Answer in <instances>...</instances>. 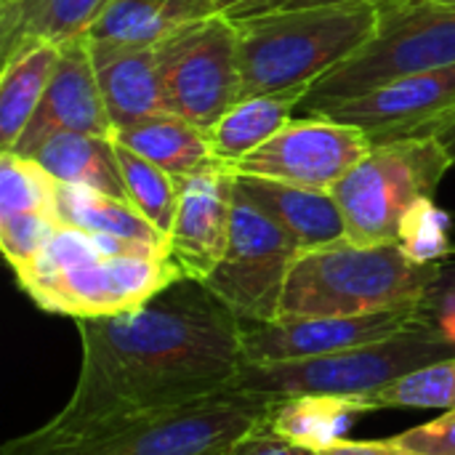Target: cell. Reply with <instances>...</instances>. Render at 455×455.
I'll use <instances>...</instances> for the list:
<instances>
[{"label":"cell","mask_w":455,"mask_h":455,"mask_svg":"<svg viewBox=\"0 0 455 455\" xmlns=\"http://www.w3.org/2000/svg\"><path fill=\"white\" fill-rule=\"evenodd\" d=\"M75 323L80 373L69 403L37 429L48 437L232 392L245 363L243 320L189 277L133 312Z\"/></svg>","instance_id":"6da1fadb"},{"label":"cell","mask_w":455,"mask_h":455,"mask_svg":"<svg viewBox=\"0 0 455 455\" xmlns=\"http://www.w3.org/2000/svg\"><path fill=\"white\" fill-rule=\"evenodd\" d=\"M371 5L277 8L235 19L240 99L309 88L360 51L376 32Z\"/></svg>","instance_id":"7a4b0ae2"},{"label":"cell","mask_w":455,"mask_h":455,"mask_svg":"<svg viewBox=\"0 0 455 455\" xmlns=\"http://www.w3.org/2000/svg\"><path fill=\"white\" fill-rule=\"evenodd\" d=\"M443 261H416L403 245H333L301 253L288 275L277 320L355 317L427 304Z\"/></svg>","instance_id":"3957f363"},{"label":"cell","mask_w":455,"mask_h":455,"mask_svg":"<svg viewBox=\"0 0 455 455\" xmlns=\"http://www.w3.org/2000/svg\"><path fill=\"white\" fill-rule=\"evenodd\" d=\"M275 400L224 392L203 403L107 421L67 437L29 432L3 455H227L269 421Z\"/></svg>","instance_id":"277c9868"},{"label":"cell","mask_w":455,"mask_h":455,"mask_svg":"<svg viewBox=\"0 0 455 455\" xmlns=\"http://www.w3.org/2000/svg\"><path fill=\"white\" fill-rule=\"evenodd\" d=\"M445 357H455V344L432 317H424L392 339L347 352L285 363H243L232 392L269 400L301 395L365 400L392 381Z\"/></svg>","instance_id":"5b68a950"},{"label":"cell","mask_w":455,"mask_h":455,"mask_svg":"<svg viewBox=\"0 0 455 455\" xmlns=\"http://www.w3.org/2000/svg\"><path fill=\"white\" fill-rule=\"evenodd\" d=\"M453 168L437 136H411L373 149L331 189L344 216L347 240L357 245H400L424 203H435Z\"/></svg>","instance_id":"8992f818"},{"label":"cell","mask_w":455,"mask_h":455,"mask_svg":"<svg viewBox=\"0 0 455 455\" xmlns=\"http://www.w3.org/2000/svg\"><path fill=\"white\" fill-rule=\"evenodd\" d=\"M455 67V5L411 0L379 11L373 37L347 61L323 75L301 107L307 115L323 104L344 101L389 80Z\"/></svg>","instance_id":"52a82bcc"},{"label":"cell","mask_w":455,"mask_h":455,"mask_svg":"<svg viewBox=\"0 0 455 455\" xmlns=\"http://www.w3.org/2000/svg\"><path fill=\"white\" fill-rule=\"evenodd\" d=\"M299 256L291 235L248 203L235 184L229 245L205 285L245 325L272 323L280 315L285 283Z\"/></svg>","instance_id":"ba28073f"},{"label":"cell","mask_w":455,"mask_h":455,"mask_svg":"<svg viewBox=\"0 0 455 455\" xmlns=\"http://www.w3.org/2000/svg\"><path fill=\"white\" fill-rule=\"evenodd\" d=\"M165 109L211 131L240 101L237 29L224 13L157 45Z\"/></svg>","instance_id":"9c48e42d"},{"label":"cell","mask_w":455,"mask_h":455,"mask_svg":"<svg viewBox=\"0 0 455 455\" xmlns=\"http://www.w3.org/2000/svg\"><path fill=\"white\" fill-rule=\"evenodd\" d=\"M184 275L171 256H107L99 253L88 261L67 267L48 277L21 280L19 288L51 315L72 320L115 317L139 309L171 283Z\"/></svg>","instance_id":"30bf717a"},{"label":"cell","mask_w":455,"mask_h":455,"mask_svg":"<svg viewBox=\"0 0 455 455\" xmlns=\"http://www.w3.org/2000/svg\"><path fill=\"white\" fill-rule=\"evenodd\" d=\"M373 141L355 125L325 115L291 120L267 144L243 157L232 171L299 187L333 189L368 152Z\"/></svg>","instance_id":"8fae6325"},{"label":"cell","mask_w":455,"mask_h":455,"mask_svg":"<svg viewBox=\"0 0 455 455\" xmlns=\"http://www.w3.org/2000/svg\"><path fill=\"white\" fill-rule=\"evenodd\" d=\"M455 112V67L408 75L360 96L331 101L309 115H325L368 133L373 144L429 136Z\"/></svg>","instance_id":"7c38bea8"},{"label":"cell","mask_w":455,"mask_h":455,"mask_svg":"<svg viewBox=\"0 0 455 455\" xmlns=\"http://www.w3.org/2000/svg\"><path fill=\"white\" fill-rule=\"evenodd\" d=\"M429 317L427 307H400L355 317H299L272 320L259 325L243 323V360L245 363H285L309 360L355 347L392 339Z\"/></svg>","instance_id":"4fadbf2b"},{"label":"cell","mask_w":455,"mask_h":455,"mask_svg":"<svg viewBox=\"0 0 455 455\" xmlns=\"http://www.w3.org/2000/svg\"><path fill=\"white\" fill-rule=\"evenodd\" d=\"M235 171L213 168L179 179V208L168 232V256L189 280L205 283L221 264L235 208Z\"/></svg>","instance_id":"5bb4252c"},{"label":"cell","mask_w":455,"mask_h":455,"mask_svg":"<svg viewBox=\"0 0 455 455\" xmlns=\"http://www.w3.org/2000/svg\"><path fill=\"white\" fill-rule=\"evenodd\" d=\"M56 133H93V136L115 133L104 96L99 91V80L93 72L85 37L61 45L43 101L11 152L21 157H32V152Z\"/></svg>","instance_id":"9a60e30c"},{"label":"cell","mask_w":455,"mask_h":455,"mask_svg":"<svg viewBox=\"0 0 455 455\" xmlns=\"http://www.w3.org/2000/svg\"><path fill=\"white\" fill-rule=\"evenodd\" d=\"M85 43L115 131L131 128L157 112H168L163 101L157 48L93 37H85Z\"/></svg>","instance_id":"2e32d148"},{"label":"cell","mask_w":455,"mask_h":455,"mask_svg":"<svg viewBox=\"0 0 455 455\" xmlns=\"http://www.w3.org/2000/svg\"><path fill=\"white\" fill-rule=\"evenodd\" d=\"M237 176V192L280 224L301 253L347 240V227L331 189L299 187L261 176Z\"/></svg>","instance_id":"e0dca14e"},{"label":"cell","mask_w":455,"mask_h":455,"mask_svg":"<svg viewBox=\"0 0 455 455\" xmlns=\"http://www.w3.org/2000/svg\"><path fill=\"white\" fill-rule=\"evenodd\" d=\"M219 13V0H109L85 37L157 48L187 27Z\"/></svg>","instance_id":"ac0fdd59"},{"label":"cell","mask_w":455,"mask_h":455,"mask_svg":"<svg viewBox=\"0 0 455 455\" xmlns=\"http://www.w3.org/2000/svg\"><path fill=\"white\" fill-rule=\"evenodd\" d=\"M115 139L176 179L227 168L216 160L208 131L173 112H157L131 128L115 131Z\"/></svg>","instance_id":"d6986e66"},{"label":"cell","mask_w":455,"mask_h":455,"mask_svg":"<svg viewBox=\"0 0 455 455\" xmlns=\"http://www.w3.org/2000/svg\"><path fill=\"white\" fill-rule=\"evenodd\" d=\"M109 0H5L0 3L3 59L29 43L80 40L91 32Z\"/></svg>","instance_id":"ffe728a7"},{"label":"cell","mask_w":455,"mask_h":455,"mask_svg":"<svg viewBox=\"0 0 455 455\" xmlns=\"http://www.w3.org/2000/svg\"><path fill=\"white\" fill-rule=\"evenodd\" d=\"M307 88H291L277 93H261L251 99H240L221 120L208 131L211 149L216 160L227 168H235L253 149L267 144L275 133H280L293 117V109L301 107Z\"/></svg>","instance_id":"44dd1931"},{"label":"cell","mask_w":455,"mask_h":455,"mask_svg":"<svg viewBox=\"0 0 455 455\" xmlns=\"http://www.w3.org/2000/svg\"><path fill=\"white\" fill-rule=\"evenodd\" d=\"M56 219L61 227H75L91 235H109L168 253V237L128 200L83 184H56Z\"/></svg>","instance_id":"7402d4cb"},{"label":"cell","mask_w":455,"mask_h":455,"mask_svg":"<svg viewBox=\"0 0 455 455\" xmlns=\"http://www.w3.org/2000/svg\"><path fill=\"white\" fill-rule=\"evenodd\" d=\"M61 45L29 43L3 59L0 77V152H11L32 123L56 69Z\"/></svg>","instance_id":"603a6c76"},{"label":"cell","mask_w":455,"mask_h":455,"mask_svg":"<svg viewBox=\"0 0 455 455\" xmlns=\"http://www.w3.org/2000/svg\"><path fill=\"white\" fill-rule=\"evenodd\" d=\"M32 160L61 184H83L128 200L115 136L56 133L32 152Z\"/></svg>","instance_id":"cb8c5ba5"},{"label":"cell","mask_w":455,"mask_h":455,"mask_svg":"<svg viewBox=\"0 0 455 455\" xmlns=\"http://www.w3.org/2000/svg\"><path fill=\"white\" fill-rule=\"evenodd\" d=\"M363 413H368V408L357 397L301 395L275 400L267 429L304 451L320 453L347 440L352 421Z\"/></svg>","instance_id":"d4e9b609"},{"label":"cell","mask_w":455,"mask_h":455,"mask_svg":"<svg viewBox=\"0 0 455 455\" xmlns=\"http://www.w3.org/2000/svg\"><path fill=\"white\" fill-rule=\"evenodd\" d=\"M115 144H117V160H120L128 203L168 237L173 219H176L179 195H181L179 179L163 171L160 165L149 163L147 157L136 155L117 139Z\"/></svg>","instance_id":"484cf974"},{"label":"cell","mask_w":455,"mask_h":455,"mask_svg":"<svg viewBox=\"0 0 455 455\" xmlns=\"http://www.w3.org/2000/svg\"><path fill=\"white\" fill-rule=\"evenodd\" d=\"M368 413L389 408H440L455 411V357L424 365L376 395L363 400Z\"/></svg>","instance_id":"4316f807"},{"label":"cell","mask_w":455,"mask_h":455,"mask_svg":"<svg viewBox=\"0 0 455 455\" xmlns=\"http://www.w3.org/2000/svg\"><path fill=\"white\" fill-rule=\"evenodd\" d=\"M56 179L32 157L0 152V213L56 216Z\"/></svg>","instance_id":"83f0119b"},{"label":"cell","mask_w":455,"mask_h":455,"mask_svg":"<svg viewBox=\"0 0 455 455\" xmlns=\"http://www.w3.org/2000/svg\"><path fill=\"white\" fill-rule=\"evenodd\" d=\"M59 219L51 213H0V248L11 269L27 267L59 232Z\"/></svg>","instance_id":"f1b7e54d"},{"label":"cell","mask_w":455,"mask_h":455,"mask_svg":"<svg viewBox=\"0 0 455 455\" xmlns=\"http://www.w3.org/2000/svg\"><path fill=\"white\" fill-rule=\"evenodd\" d=\"M400 245L416 261H443L453 248L448 243V224L445 216L435 208V203H424L413 219L408 221Z\"/></svg>","instance_id":"f546056e"},{"label":"cell","mask_w":455,"mask_h":455,"mask_svg":"<svg viewBox=\"0 0 455 455\" xmlns=\"http://www.w3.org/2000/svg\"><path fill=\"white\" fill-rule=\"evenodd\" d=\"M400 448L416 455H455V411L413 427L397 437H392Z\"/></svg>","instance_id":"4dcf8cb0"},{"label":"cell","mask_w":455,"mask_h":455,"mask_svg":"<svg viewBox=\"0 0 455 455\" xmlns=\"http://www.w3.org/2000/svg\"><path fill=\"white\" fill-rule=\"evenodd\" d=\"M424 307H427L429 317L440 325V331L455 344V251H451L443 259L440 280L432 288Z\"/></svg>","instance_id":"1f68e13d"},{"label":"cell","mask_w":455,"mask_h":455,"mask_svg":"<svg viewBox=\"0 0 455 455\" xmlns=\"http://www.w3.org/2000/svg\"><path fill=\"white\" fill-rule=\"evenodd\" d=\"M227 455H315L312 451H304L267 429V424L256 432H251L245 440H240Z\"/></svg>","instance_id":"d6a6232c"},{"label":"cell","mask_w":455,"mask_h":455,"mask_svg":"<svg viewBox=\"0 0 455 455\" xmlns=\"http://www.w3.org/2000/svg\"><path fill=\"white\" fill-rule=\"evenodd\" d=\"M315 455H416L405 448H400L395 440H376V443H355V440H341L325 451Z\"/></svg>","instance_id":"836d02e7"},{"label":"cell","mask_w":455,"mask_h":455,"mask_svg":"<svg viewBox=\"0 0 455 455\" xmlns=\"http://www.w3.org/2000/svg\"><path fill=\"white\" fill-rule=\"evenodd\" d=\"M400 3H411V0H283L277 8H312V5H371L376 11L400 5ZM275 8V11H277Z\"/></svg>","instance_id":"e575fe53"},{"label":"cell","mask_w":455,"mask_h":455,"mask_svg":"<svg viewBox=\"0 0 455 455\" xmlns=\"http://www.w3.org/2000/svg\"><path fill=\"white\" fill-rule=\"evenodd\" d=\"M432 136H437V141L445 147V152L451 155V160H453L455 165V112H451V115L432 131Z\"/></svg>","instance_id":"d590c367"},{"label":"cell","mask_w":455,"mask_h":455,"mask_svg":"<svg viewBox=\"0 0 455 455\" xmlns=\"http://www.w3.org/2000/svg\"><path fill=\"white\" fill-rule=\"evenodd\" d=\"M432 3H443V5H455V0H432Z\"/></svg>","instance_id":"8d00e7d4"},{"label":"cell","mask_w":455,"mask_h":455,"mask_svg":"<svg viewBox=\"0 0 455 455\" xmlns=\"http://www.w3.org/2000/svg\"><path fill=\"white\" fill-rule=\"evenodd\" d=\"M0 3H5V0H0Z\"/></svg>","instance_id":"74e56055"}]
</instances>
